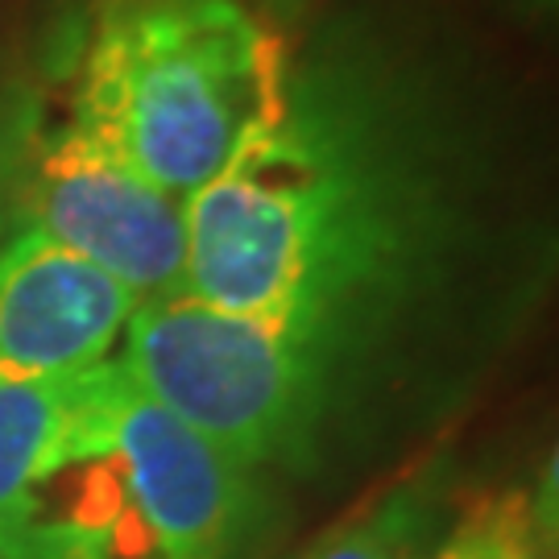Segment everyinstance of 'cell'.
<instances>
[{"label":"cell","mask_w":559,"mask_h":559,"mask_svg":"<svg viewBox=\"0 0 559 559\" xmlns=\"http://www.w3.org/2000/svg\"><path fill=\"white\" fill-rule=\"evenodd\" d=\"M443 100L369 50L290 62L286 96L187 200L182 295L274 320L340 360L473 237Z\"/></svg>","instance_id":"6da1fadb"},{"label":"cell","mask_w":559,"mask_h":559,"mask_svg":"<svg viewBox=\"0 0 559 559\" xmlns=\"http://www.w3.org/2000/svg\"><path fill=\"white\" fill-rule=\"evenodd\" d=\"M286 80L282 34L237 0H100L71 120L187 203L278 112Z\"/></svg>","instance_id":"7a4b0ae2"},{"label":"cell","mask_w":559,"mask_h":559,"mask_svg":"<svg viewBox=\"0 0 559 559\" xmlns=\"http://www.w3.org/2000/svg\"><path fill=\"white\" fill-rule=\"evenodd\" d=\"M120 369L240 468H307L344 360L274 320L187 295L138 302Z\"/></svg>","instance_id":"3957f363"},{"label":"cell","mask_w":559,"mask_h":559,"mask_svg":"<svg viewBox=\"0 0 559 559\" xmlns=\"http://www.w3.org/2000/svg\"><path fill=\"white\" fill-rule=\"evenodd\" d=\"M124 369L0 381V559H175L120 443Z\"/></svg>","instance_id":"277c9868"},{"label":"cell","mask_w":559,"mask_h":559,"mask_svg":"<svg viewBox=\"0 0 559 559\" xmlns=\"http://www.w3.org/2000/svg\"><path fill=\"white\" fill-rule=\"evenodd\" d=\"M17 207L25 228L100 265L138 302L182 295L187 203L133 175L75 120L21 150Z\"/></svg>","instance_id":"5b68a950"},{"label":"cell","mask_w":559,"mask_h":559,"mask_svg":"<svg viewBox=\"0 0 559 559\" xmlns=\"http://www.w3.org/2000/svg\"><path fill=\"white\" fill-rule=\"evenodd\" d=\"M138 299L87 258L34 228L0 245V381H38L104 365Z\"/></svg>","instance_id":"8992f818"},{"label":"cell","mask_w":559,"mask_h":559,"mask_svg":"<svg viewBox=\"0 0 559 559\" xmlns=\"http://www.w3.org/2000/svg\"><path fill=\"white\" fill-rule=\"evenodd\" d=\"M120 443L175 559L237 556L261 506L249 468L141 394L129 378L120 394Z\"/></svg>","instance_id":"52a82bcc"},{"label":"cell","mask_w":559,"mask_h":559,"mask_svg":"<svg viewBox=\"0 0 559 559\" xmlns=\"http://www.w3.org/2000/svg\"><path fill=\"white\" fill-rule=\"evenodd\" d=\"M423 522V501L415 489L385 493L348 522L332 526L302 559H411Z\"/></svg>","instance_id":"ba28073f"},{"label":"cell","mask_w":559,"mask_h":559,"mask_svg":"<svg viewBox=\"0 0 559 559\" xmlns=\"http://www.w3.org/2000/svg\"><path fill=\"white\" fill-rule=\"evenodd\" d=\"M535 514L522 493H506L477 506L443 543L436 559H543Z\"/></svg>","instance_id":"9c48e42d"},{"label":"cell","mask_w":559,"mask_h":559,"mask_svg":"<svg viewBox=\"0 0 559 559\" xmlns=\"http://www.w3.org/2000/svg\"><path fill=\"white\" fill-rule=\"evenodd\" d=\"M17 120L0 117V245H4V228H9V212H13V195H17Z\"/></svg>","instance_id":"30bf717a"},{"label":"cell","mask_w":559,"mask_h":559,"mask_svg":"<svg viewBox=\"0 0 559 559\" xmlns=\"http://www.w3.org/2000/svg\"><path fill=\"white\" fill-rule=\"evenodd\" d=\"M245 4L249 13H258L261 21H270V25H278V21H295L311 4V0H237Z\"/></svg>","instance_id":"8fae6325"}]
</instances>
